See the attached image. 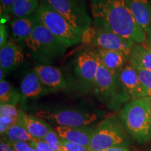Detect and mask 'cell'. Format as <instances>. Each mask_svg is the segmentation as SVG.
Here are the masks:
<instances>
[{
    "mask_svg": "<svg viewBox=\"0 0 151 151\" xmlns=\"http://www.w3.org/2000/svg\"><path fill=\"white\" fill-rule=\"evenodd\" d=\"M89 3L93 25L136 43H146V33L136 21L126 0H89Z\"/></svg>",
    "mask_w": 151,
    "mask_h": 151,
    "instance_id": "1",
    "label": "cell"
},
{
    "mask_svg": "<svg viewBox=\"0 0 151 151\" xmlns=\"http://www.w3.org/2000/svg\"><path fill=\"white\" fill-rule=\"evenodd\" d=\"M32 33L25 42L30 55L41 65H51L65 55L68 47L38 19L35 14Z\"/></svg>",
    "mask_w": 151,
    "mask_h": 151,
    "instance_id": "2",
    "label": "cell"
},
{
    "mask_svg": "<svg viewBox=\"0 0 151 151\" xmlns=\"http://www.w3.org/2000/svg\"><path fill=\"white\" fill-rule=\"evenodd\" d=\"M124 129L139 143H145L151 138L150 97L131 100L119 113Z\"/></svg>",
    "mask_w": 151,
    "mask_h": 151,
    "instance_id": "3",
    "label": "cell"
},
{
    "mask_svg": "<svg viewBox=\"0 0 151 151\" xmlns=\"http://www.w3.org/2000/svg\"><path fill=\"white\" fill-rule=\"evenodd\" d=\"M94 93L98 99L109 109L116 110L129 98L119 79V74H113L99 63L98 67Z\"/></svg>",
    "mask_w": 151,
    "mask_h": 151,
    "instance_id": "4",
    "label": "cell"
},
{
    "mask_svg": "<svg viewBox=\"0 0 151 151\" xmlns=\"http://www.w3.org/2000/svg\"><path fill=\"white\" fill-rule=\"evenodd\" d=\"M35 14L45 27L68 48L81 43L83 34L77 31L63 16L46 4L41 2Z\"/></svg>",
    "mask_w": 151,
    "mask_h": 151,
    "instance_id": "5",
    "label": "cell"
},
{
    "mask_svg": "<svg viewBox=\"0 0 151 151\" xmlns=\"http://www.w3.org/2000/svg\"><path fill=\"white\" fill-rule=\"evenodd\" d=\"M118 146H127V137L122 124L114 117H109L94 129L89 148L102 151Z\"/></svg>",
    "mask_w": 151,
    "mask_h": 151,
    "instance_id": "6",
    "label": "cell"
},
{
    "mask_svg": "<svg viewBox=\"0 0 151 151\" xmlns=\"http://www.w3.org/2000/svg\"><path fill=\"white\" fill-rule=\"evenodd\" d=\"M81 43L91 48L118 50L129 57L136 43L120 37L110 29L96 27L93 24L83 33Z\"/></svg>",
    "mask_w": 151,
    "mask_h": 151,
    "instance_id": "7",
    "label": "cell"
},
{
    "mask_svg": "<svg viewBox=\"0 0 151 151\" xmlns=\"http://www.w3.org/2000/svg\"><path fill=\"white\" fill-rule=\"evenodd\" d=\"M36 116L48 123L65 127H86L99 118L97 113L76 109H41Z\"/></svg>",
    "mask_w": 151,
    "mask_h": 151,
    "instance_id": "8",
    "label": "cell"
},
{
    "mask_svg": "<svg viewBox=\"0 0 151 151\" xmlns=\"http://www.w3.org/2000/svg\"><path fill=\"white\" fill-rule=\"evenodd\" d=\"M70 23L77 31L83 33L92 24L85 0H41Z\"/></svg>",
    "mask_w": 151,
    "mask_h": 151,
    "instance_id": "9",
    "label": "cell"
},
{
    "mask_svg": "<svg viewBox=\"0 0 151 151\" xmlns=\"http://www.w3.org/2000/svg\"><path fill=\"white\" fill-rule=\"evenodd\" d=\"M99 61L93 48L88 47L77 55L73 62L76 86L81 91L93 90Z\"/></svg>",
    "mask_w": 151,
    "mask_h": 151,
    "instance_id": "10",
    "label": "cell"
},
{
    "mask_svg": "<svg viewBox=\"0 0 151 151\" xmlns=\"http://www.w3.org/2000/svg\"><path fill=\"white\" fill-rule=\"evenodd\" d=\"M119 79L125 89L129 99L134 100L151 96V92L139 78L137 70L129 62L126 63L120 71Z\"/></svg>",
    "mask_w": 151,
    "mask_h": 151,
    "instance_id": "11",
    "label": "cell"
},
{
    "mask_svg": "<svg viewBox=\"0 0 151 151\" xmlns=\"http://www.w3.org/2000/svg\"><path fill=\"white\" fill-rule=\"evenodd\" d=\"M33 71L37 73L41 83L52 92L67 89L69 81L61 69L51 65L37 64Z\"/></svg>",
    "mask_w": 151,
    "mask_h": 151,
    "instance_id": "12",
    "label": "cell"
},
{
    "mask_svg": "<svg viewBox=\"0 0 151 151\" xmlns=\"http://www.w3.org/2000/svg\"><path fill=\"white\" fill-rule=\"evenodd\" d=\"M51 92L41 83L35 71H29L24 75L20 82V103L24 105L27 100L39 98Z\"/></svg>",
    "mask_w": 151,
    "mask_h": 151,
    "instance_id": "13",
    "label": "cell"
},
{
    "mask_svg": "<svg viewBox=\"0 0 151 151\" xmlns=\"http://www.w3.org/2000/svg\"><path fill=\"white\" fill-rule=\"evenodd\" d=\"M24 52L21 47L11 41H8L0 48V68L6 73L16 70L23 63Z\"/></svg>",
    "mask_w": 151,
    "mask_h": 151,
    "instance_id": "14",
    "label": "cell"
},
{
    "mask_svg": "<svg viewBox=\"0 0 151 151\" xmlns=\"http://www.w3.org/2000/svg\"><path fill=\"white\" fill-rule=\"evenodd\" d=\"M93 127H65L56 126L55 132L60 138L70 142L89 147L92 136L94 131Z\"/></svg>",
    "mask_w": 151,
    "mask_h": 151,
    "instance_id": "15",
    "label": "cell"
},
{
    "mask_svg": "<svg viewBox=\"0 0 151 151\" xmlns=\"http://www.w3.org/2000/svg\"><path fill=\"white\" fill-rule=\"evenodd\" d=\"M99 63L113 74L119 72L126 63L129 62V56L118 50L94 48Z\"/></svg>",
    "mask_w": 151,
    "mask_h": 151,
    "instance_id": "16",
    "label": "cell"
},
{
    "mask_svg": "<svg viewBox=\"0 0 151 151\" xmlns=\"http://www.w3.org/2000/svg\"><path fill=\"white\" fill-rule=\"evenodd\" d=\"M136 21L148 32L151 27V2L150 0H126Z\"/></svg>",
    "mask_w": 151,
    "mask_h": 151,
    "instance_id": "17",
    "label": "cell"
},
{
    "mask_svg": "<svg viewBox=\"0 0 151 151\" xmlns=\"http://www.w3.org/2000/svg\"><path fill=\"white\" fill-rule=\"evenodd\" d=\"M19 122L35 139H43L46 134L52 129L46 121L22 111H20Z\"/></svg>",
    "mask_w": 151,
    "mask_h": 151,
    "instance_id": "18",
    "label": "cell"
},
{
    "mask_svg": "<svg viewBox=\"0 0 151 151\" xmlns=\"http://www.w3.org/2000/svg\"><path fill=\"white\" fill-rule=\"evenodd\" d=\"M35 17L34 14L24 18H16L11 21L13 38L17 43L25 44L32 33Z\"/></svg>",
    "mask_w": 151,
    "mask_h": 151,
    "instance_id": "19",
    "label": "cell"
},
{
    "mask_svg": "<svg viewBox=\"0 0 151 151\" xmlns=\"http://www.w3.org/2000/svg\"><path fill=\"white\" fill-rule=\"evenodd\" d=\"M129 62L136 69L151 72V48L143 43H135L130 52Z\"/></svg>",
    "mask_w": 151,
    "mask_h": 151,
    "instance_id": "20",
    "label": "cell"
},
{
    "mask_svg": "<svg viewBox=\"0 0 151 151\" xmlns=\"http://www.w3.org/2000/svg\"><path fill=\"white\" fill-rule=\"evenodd\" d=\"M20 101V92L5 79L0 81V104L16 106Z\"/></svg>",
    "mask_w": 151,
    "mask_h": 151,
    "instance_id": "21",
    "label": "cell"
},
{
    "mask_svg": "<svg viewBox=\"0 0 151 151\" xmlns=\"http://www.w3.org/2000/svg\"><path fill=\"white\" fill-rule=\"evenodd\" d=\"M39 6V0H16L10 14L16 18L30 16L37 11Z\"/></svg>",
    "mask_w": 151,
    "mask_h": 151,
    "instance_id": "22",
    "label": "cell"
},
{
    "mask_svg": "<svg viewBox=\"0 0 151 151\" xmlns=\"http://www.w3.org/2000/svg\"><path fill=\"white\" fill-rule=\"evenodd\" d=\"M5 135L8 139V141H24L30 143L36 139L27 131L20 122L11 126Z\"/></svg>",
    "mask_w": 151,
    "mask_h": 151,
    "instance_id": "23",
    "label": "cell"
},
{
    "mask_svg": "<svg viewBox=\"0 0 151 151\" xmlns=\"http://www.w3.org/2000/svg\"><path fill=\"white\" fill-rule=\"evenodd\" d=\"M59 138L55 130L54 131L53 129H51L46 134L43 139L48 143L52 151H64L61 146Z\"/></svg>",
    "mask_w": 151,
    "mask_h": 151,
    "instance_id": "24",
    "label": "cell"
},
{
    "mask_svg": "<svg viewBox=\"0 0 151 151\" xmlns=\"http://www.w3.org/2000/svg\"><path fill=\"white\" fill-rule=\"evenodd\" d=\"M61 146L64 151H90L89 147L77 144L60 138Z\"/></svg>",
    "mask_w": 151,
    "mask_h": 151,
    "instance_id": "25",
    "label": "cell"
},
{
    "mask_svg": "<svg viewBox=\"0 0 151 151\" xmlns=\"http://www.w3.org/2000/svg\"><path fill=\"white\" fill-rule=\"evenodd\" d=\"M32 148L38 151H52V149L50 148L48 143L43 139H36L35 141H31L29 143Z\"/></svg>",
    "mask_w": 151,
    "mask_h": 151,
    "instance_id": "26",
    "label": "cell"
},
{
    "mask_svg": "<svg viewBox=\"0 0 151 151\" xmlns=\"http://www.w3.org/2000/svg\"><path fill=\"white\" fill-rule=\"evenodd\" d=\"M12 146L15 151H35L29 143L24 141H8Z\"/></svg>",
    "mask_w": 151,
    "mask_h": 151,
    "instance_id": "27",
    "label": "cell"
},
{
    "mask_svg": "<svg viewBox=\"0 0 151 151\" xmlns=\"http://www.w3.org/2000/svg\"><path fill=\"white\" fill-rule=\"evenodd\" d=\"M137 70L141 81L151 92V72L148 71L139 70V69H137Z\"/></svg>",
    "mask_w": 151,
    "mask_h": 151,
    "instance_id": "28",
    "label": "cell"
},
{
    "mask_svg": "<svg viewBox=\"0 0 151 151\" xmlns=\"http://www.w3.org/2000/svg\"><path fill=\"white\" fill-rule=\"evenodd\" d=\"M16 0H0V9H1V15L6 16L11 14V9Z\"/></svg>",
    "mask_w": 151,
    "mask_h": 151,
    "instance_id": "29",
    "label": "cell"
},
{
    "mask_svg": "<svg viewBox=\"0 0 151 151\" xmlns=\"http://www.w3.org/2000/svg\"><path fill=\"white\" fill-rule=\"evenodd\" d=\"M7 38H8V31L7 28L4 23L1 22L0 26V48L4 46L7 43Z\"/></svg>",
    "mask_w": 151,
    "mask_h": 151,
    "instance_id": "30",
    "label": "cell"
},
{
    "mask_svg": "<svg viewBox=\"0 0 151 151\" xmlns=\"http://www.w3.org/2000/svg\"><path fill=\"white\" fill-rule=\"evenodd\" d=\"M0 151H15V150L8 140L6 141L1 139L0 143Z\"/></svg>",
    "mask_w": 151,
    "mask_h": 151,
    "instance_id": "31",
    "label": "cell"
},
{
    "mask_svg": "<svg viewBox=\"0 0 151 151\" xmlns=\"http://www.w3.org/2000/svg\"><path fill=\"white\" fill-rule=\"evenodd\" d=\"M102 151H131L127 146H118Z\"/></svg>",
    "mask_w": 151,
    "mask_h": 151,
    "instance_id": "32",
    "label": "cell"
},
{
    "mask_svg": "<svg viewBox=\"0 0 151 151\" xmlns=\"http://www.w3.org/2000/svg\"><path fill=\"white\" fill-rule=\"evenodd\" d=\"M146 44L151 48V27L149 29L148 32L147 33V41Z\"/></svg>",
    "mask_w": 151,
    "mask_h": 151,
    "instance_id": "33",
    "label": "cell"
},
{
    "mask_svg": "<svg viewBox=\"0 0 151 151\" xmlns=\"http://www.w3.org/2000/svg\"><path fill=\"white\" fill-rule=\"evenodd\" d=\"M6 74L7 73H6L2 69H1V68H0V81L3 80V79H5V76Z\"/></svg>",
    "mask_w": 151,
    "mask_h": 151,
    "instance_id": "34",
    "label": "cell"
},
{
    "mask_svg": "<svg viewBox=\"0 0 151 151\" xmlns=\"http://www.w3.org/2000/svg\"><path fill=\"white\" fill-rule=\"evenodd\" d=\"M150 113H151V96H150Z\"/></svg>",
    "mask_w": 151,
    "mask_h": 151,
    "instance_id": "35",
    "label": "cell"
}]
</instances>
